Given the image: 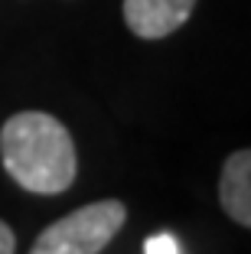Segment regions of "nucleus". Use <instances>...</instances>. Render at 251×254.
<instances>
[{
    "mask_svg": "<svg viewBox=\"0 0 251 254\" xmlns=\"http://www.w3.org/2000/svg\"><path fill=\"white\" fill-rule=\"evenodd\" d=\"M0 160L10 180L36 195H59L75 183V143L59 118L20 111L0 127Z\"/></svg>",
    "mask_w": 251,
    "mask_h": 254,
    "instance_id": "obj_1",
    "label": "nucleus"
},
{
    "mask_svg": "<svg viewBox=\"0 0 251 254\" xmlns=\"http://www.w3.org/2000/svg\"><path fill=\"white\" fill-rule=\"evenodd\" d=\"M124 218L127 205L118 199L88 202L62 215L59 222H52L49 228H43V235L33 241L30 254H101L108 241L121 232Z\"/></svg>",
    "mask_w": 251,
    "mask_h": 254,
    "instance_id": "obj_2",
    "label": "nucleus"
},
{
    "mask_svg": "<svg viewBox=\"0 0 251 254\" xmlns=\"http://www.w3.org/2000/svg\"><path fill=\"white\" fill-rule=\"evenodd\" d=\"M196 10V0H124V23L141 39H163L176 33Z\"/></svg>",
    "mask_w": 251,
    "mask_h": 254,
    "instance_id": "obj_3",
    "label": "nucleus"
},
{
    "mask_svg": "<svg viewBox=\"0 0 251 254\" xmlns=\"http://www.w3.org/2000/svg\"><path fill=\"white\" fill-rule=\"evenodd\" d=\"M219 199L225 215L232 222H238L242 228H248L251 225V153L248 150L229 153L219 180Z\"/></svg>",
    "mask_w": 251,
    "mask_h": 254,
    "instance_id": "obj_4",
    "label": "nucleus"
},
{
    "mask_svg": "<svg viewBox=\"0 0 251 254\" xmlns=\"http://www.w3.org/2000/svg\"><path fill=\"white\" fill-rule=\"evenodd\" d=\"M144 254H183V248L170 232H157L144 241Z\"/></svg>",
    "mask_w": 251,
    "mask_h": 254,
    "instance_id": "obj_5",
    "label": "nucleus"
},
{
    "mask_svg": "<svg viewBox=\"0 0 251 254\" xmlns=\"http://www.w3.org/2000/svg\"><path fill=\"white\" fill-rule=\"evenodd\" d=\"M16 251V238H13V228L7 222H0V254H13Z\"/></svg>",
    "mask_w": 251,
    "mask_h": 254,
    "instance_id": "obj_6",
    "label": "nucleus"
}]
</instances>
